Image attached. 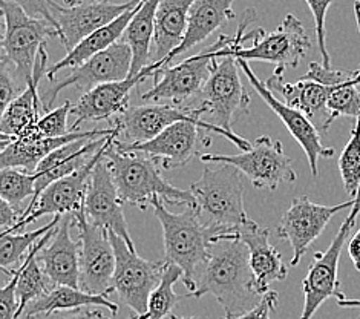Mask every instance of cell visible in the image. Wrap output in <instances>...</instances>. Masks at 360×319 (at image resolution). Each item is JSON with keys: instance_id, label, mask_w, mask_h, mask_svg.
<instances>
[{"instance_id": "cell-1", "label": "cell", "mask_w": 360, "mask_h": 319, "mask_svg": "<svg viewBox=\"0 0 360 319\" xmlns=\"http://www.w3.org/2000/svg\"><path fill=\"white\" fill-rule=\"evenodd\" d=\"M215 296L224 308V318H238L259 304L248 247L235 234L221 235L209 250L207 260L193 280L187 298Z\"/></svg>"}, {"instance_id": "cell-2", "label": "cell", "mask_w": 360, "mask_h": 319, "mask_svg": "<svg viewBox=\"0 0 360 319\" xmlns=\"http://www.w3.org/2000/svg\"><path fill=\"white\" fill-rule=\"evenodd\" d=\"M256 11L248 8L243 13V19L229 45L217 51V57L235 56L244 60H261V62L278 65L276 70L284 73L285 68H296L311 49V40L302 22L293 14H287L281 27L270 34L262 28L245 32V27L256 20Z\"/></svg>"}, {"instance_id": "cell-3", "label": "cell", "mask_w": 360, "mask_h": 319, "mask_svg": "<svg viewBox=\"0 0 360 319\" xmlns=\"http://www.w3.org/2000/svg\"><path fill=\"white\" fill-rule=\"evenodd\" d=\"M195 212L221 235L236 234L253 220L244 208L243 172L229 163H204L202 175L191 186Z\"/></svg>"}, {"instance_id": "cell-4", "label": "cell", "mask_w": 360, "mask_h": 319, "mask_svg": "<svg viewBox=\"0 0 360 319\" xmlns=\"http://www.w3.org/2000/svg\"><path fill=\"white\" fill-rule=\"evenodd\" d=\"M150 208L158 218L165 241V260L183 270V282L188 293L193 290V280L207 260L212 244L221 237L200 220L191 206L179 213L170 212L161 198H152Z\"/></svg>"}, {"instance_id": "cell-5", "label": "cell", "mask_w": 360, "mask_h": 319, "mask_svg": "<svg viewBox=\"0 0 360 319\" xmlns=\"http://www.w3.org/2000/svg\"><path fill=\"white\" fill-rule=\"evenodd\" d=\"M117 139V137H115ZM112 139L105 151V158L123 203L139 206L144 211L152 198H161L169 204H184L195 208V196L191 191L175 187L165 180L160 165L143 154L122 152L114 146Z\"/></svg>"}, {"instance_id": "cell-6", "label": "cell", "mask_w": 360, "mask_h": 319, "mask_svg": "<svg viewBox=\"0 0 360 319\" xmlns=\"http://www.w3.org/2000/svg\"><path fill=\"white\" fill-rule=\"evenodd\" d=\"M205 112L207 111L201 105L198 108H186L172 103H146L141 106H129L122 115L112 120V126L118 129V137H123L124 143H144L155 139L165 129L178 122H191L213 134L226 137L243 152L252 149V143H248L241 135L227 132L226 129L212 122H205L202 118Z\"/></svg>"}, {"instance_id": "cell-7", "label": "cell", "mask_w": 360, "mask_h": 319, "mask_svg": "<svg viewBox=\"0 0 360 319\" xmlns=\"http://www.w3.org/2000/svg\"><path fill=\"white\" fill-rule=\"evenodd\" d=\"M0 6L5 22L2 57L11 65L19 82L28 88L40 49L46 46L49 39L58 37V31L45 20L32 19L13 2L0 0Z\"/></svg>"}, {"instance_id": "cell-8", "label": "cell", "mask_w": 360, "mask_h": 319, "mask_svg": "<svg viewBox=\"0 0 360 319\" xmlns=\"http://www.w3.org/2000/svg\"><path fill=\"white\" fill-rule=\"evenodd\" d=\"M233 40V36L219 34L210 46L200 54L188 57L172 66H165L153 74L152 88L144 92L141 100L146 103L169 101L172 105L183 106L187 100L201 96L204 86L212 74L217 62V51Z\"/></svg>"}, {"instance_id": "cell-9", "label": "cell", "mask_w": 360, "mask_h": 319, "mask_svg": "<svg viewBox=\"0 0 360 319\" xmlns=\"http://www.w3.org/2000/svg\"><path fill=\"white\" fill-rule=\"evenodd\" d=\"M200 160L202 163H229L241 170L255 187L269 191H276L281 184L293 183L297 178L284 146L269 135L258 137L253 142L252 149L241 154H201Z\"/></svg>"}, {"instance_id": "cell-10", "label": "cell", "mask_w": 360, "mask_h": 319, "mask_svg": "<svg viewBox=\"0 0 360 319\" xmlns=\"http://www.w3.org/2000/svg\"><path fill=\"white\" fill-rule=\"evenodd\" d=\"M359 213L360 187L356 195L354 206L349 209L345 221L340 224L338 234L333 238L331 244L325 252H316L310 267H308V273L302 281L305 301L301 319H311L327 299L333 296L340 299L345 296L344 292L340 290L339 282V261L342 250H344V246L351 234V230L356 226Z\"/></svg>"}, {"instance_id": "cell-11", "label": "cell", "mask_w": 360, "mask_h": 319, "mask_svg": "<svg viewBox=\"0 0 360 319\" xmlns=\"http://www.w3.org/2000/svg\"><path fill=\"white\" fill-rule=\"evenodd\" d=\"M238 66L235 56L218 57L201 94V106L207 111L205 114L212 117L213 125L227 132H233L231 126L248 115L250 108V94L241 80Z\"/></svg>"}, {"instance_id": "cell-12", "label": "cell", "mask_w": 360, "mask_h": 319, "mask_svg": "<svg viewBox=\"0 0 360 319\" xmlns=\"http://www.w3.org/2000/svg\"><path fill=\"white\" fill-rule=\"evenodd\" d=\"M115 250V273L110 284V292H115L123 303L131 307L135 315L148 312L149 299L162 275L165 261H148L136 250L127 246L123 238L109 232Z\"/></svg>"}, {"instance_id": "cell-13", "label": "cell", "mask_w": 360, "mask_h": 319, "mask_svg": "<svg viewBox=\"0 0 360 319\" xmlns=\"http://www.w3.org/2000/svg\"><path fill=\"white\" fill-rule=\"evenodd\" d=\"M209 132L196 123L178 122L149 142L124 143L115 139L114 146L122 152L143 154L155 160L162 169L170 170L184 168L193 158L200 157L201 148L210 144Z\"/></svg>"}, {"instance_id": "cell-14", "label": "cell", "mask_w": 360, "mask_h": 319, "mask_svg": "<svg viewBox=\"0 0 360 319\" xmlns=\"http://www.w3.org/2000/svg\"><path fill=\"white\" fill-rule=\"evenodd\" d=\"M72 217L80 239V289L94 295H109L117 264L109 232L92 224L83 208Z\"/></svg>"}, {"instance_id": "cell-15", "label": "cell", "mask_w": 360, "mask_h": 319, "mask_svg": "<svg viewBox=\"0 0 360 319\" xmlns=\"http://www.w3.org/2000/svg\"><path fill=\"white\" fill-rule=\"evenodd\" d=\"M132 60L131 46L123 40L117 42L115 45L91 57L83 65L72 68V71L58 83L49 86L41 97L45 109L49 111V108H53L58 94L66 88L80 89L84 94L100 85L129 79Z\"/></svg>"}, {"instance_id": "cell-16", "label": "cell", "mask_w": 360, "mask_h": 319, "mask_svg": "<svg viewBox=\"0 0 360 319\" xmlns=\"http://www.w3.org/2000/svg\"><path fill=\"white\" fill-rule=\"evenodd\" d=\"M115 137L118 139V129L117 132L110 137L109 142L115 139ZM109 142L103 146L101 151L91 160L89 165L82 168L80 170L74 172L71 175H66L63 178L54 181V183H51L45 191L36 198V200L28 204V208L25 209L23 218L17 223L14 227L4 232L14 234V232H19L27 227L28 224L37 221L41 217H45V215H62L63 217L66 213H74L77 211H80L84 206V198H86L92 170L97 166V163L101 160Z\"/></svg>"}, {"instance_id": "cell-17", "label": "cell", "mask_w": 360, "mask_h": 319, "mask_svg": "<svg viewBox=\"0 0 360 319\" xmlns=\"http://www.w3.org/2000/svg\"><path fill=\"white\" fill-rule=\"evenodd\" d=\"M354 203L356 196L336 206L316 204L308 196L295 198L276 227L278 238L288 241V244L293 249V258H291L290 265H297L301 263L308 247L321 237L334 215L344 209H351Z\"/></svg>"}, {"instance_id": "cell-18", "label": "cell", "mask_w": 360, "mask_h": 319, "mask_svg": "<svg viewBox=\"0 0 360 319\" xmlns=\"http://www.w3.org/2000/svg\"><path fill=\"white\" fill-rule=\"evenodd\" d=\"M239 68H241L243 73L253 86V89L259 94L261 99L265 101L274 114H276L281 122L285 125L288 129V132L291 137L299 143V146L304 149L308 165H310L311 175L317 177L319 174V158H330L334 155L333 148H327L323 146L321 142V131L317 129V126L308 118L304 112L297 111L296 108L288 106L287 103L282 101L279 97L274 96V94L270 91V88L265 85L258 75L253 73V70L248 65V60L244 58H238Z\"/></svg>"}, {"instance_id": "cell-19", "label": "cell", "mask_w": 360, "mask_h": 319, "mask_svg": "<svg viewBox=\"0 0 360 319\" xmlns=\"http://www.w3.org/2000/svg\"><path fill=\"white\" fill-rule=\"evenodd\" d=\"M83 209L86 218L92 224L123 238L127 246L135 250L124 218L123 201L120 198L118 189L115 186L112 172H110L108 161L105 158V154H103L101 160L92 170Z\"/></svg>"}, {"instance_id": "cell-20", "label": "cell", "mask_w": 360, "mask_h": 319, "mask_svg": "<svg viewBox=\"0 0 360 319\" xmlns=\"http://www.w3.org/2000/svg\"><path fill=\"white\" fill-rule=\"evenodd\" d=\"M143 0H129L126 4H112L108 0L83 4L77 6L54 8V17L57 20L58 39L62 40L68 53L72 51L82 40L91 36L92 32L106 27L126 11L132 10Z\"/></svg>"}, {"instance_id": "cell-21", "label": "cell", "mask_w": 360, "mask_h": 319, "mask_svg": "<svg viewBox=\"0 0 360 319\" xmlns=\"http://www.w3.org/2000/svg\"><path fill=\"white\" fill-rule=\"evenodd\" d=\"M72 226V213L63 215L54 237L41 247L37 258L54 286L80 289V244L71 238Z\"/></svg>"}, {"instance_id": "cell-22", "label": "cell", "mask_w": 360, "mask_h": 319, "mask_svg": "<svg viewBox=\"0 0 360 319\" xmlns=\"http://www.w3.org/2000/svg\"><path fill=\"white\" fill-rule=\"evenodd\" d=\"M146 77L139 75L132 79L105 83L96 86L72 105L71 115L75 122L71 125V131H79L84 122H100V120H114L129 109L131 91L140 85Z\"/></svg>"}, {"instance_id": "cell-23", "label": "cell", "mask_w": 360, "mask_h": 319, "mask_svg": "<svg viewBox=\"0 0 360 319\" xmlns=\"http://www.w3.org/2000/svg\"><path fill=\"white\" fill-rule=\"evenodd\" d=\"M265 85L276 97L287 103L288 106L296 108L314 123L316 118L321 117L319 131H328V99L333 86H327L321 82L302 77L296 83H288L284 80V73L274 70L273 75L269 77Z\"/></svg>"}, {"instance_id": "cell-24", "label": "cell", "mask_w": 360, "mask_h": 319, "mask_svg": "<svg viewBox=\"0 0 360 319\" xmlns=\"http://www.w3.org/2000/svg\"><path fill=\"white\" fill-rule=\"evenodd\" d=\"M115 132V127L109 129H94L86 132H70L63 137H46V139H28V137H19L5 146L0 152V168H20L28 172H36L41 160L46 158L49 154L63 148L65 144L72 143L82 139H101Z\"/></svg>"}, {"instance_id": "cell-25", "label": "cell", "mask_w": 360, "mask_h": 319, "mask_svg": "<svg viewBox=\"0 0 360 319\" xmlns=\"http://www.w3.org/2000/svg\"><path fill=\"white\" fill-rule=\"evenodd\" d=\"M235 235L244 241L248 247L256 289L264 296L265 293L270 292L273 282L284 281L287 278L288 269L284 264V258L276 247L270 244V229L261 227L255 221L239 229Z\"/></svg>"}, {"instance_id": "cell-26", "label": "cell", "mask_w": 360, "mask_h": 319, "mask_svg": "<svg viewBox=\"0 0 360 319\" xmlns=\"http://www.w3.org/2000/svg\"><path fill=\"white\" fill-rule=\"evenodd\" d=\"M115 132H117V127H115ZM114 134L101 137V139L75 140L72 143L65 144L63 148L54 151L53 154H49L46 158L41 160L36 172H34V174L37 175L36 196H34L31 201L36 200V198L44 192L51 183H54V181L63 178L66 175H71L74 172L80 170L82 168L89 165L91 160L96 157V155L101 151L103 146L109 142V139Z\"/></svg>"}, {"instance_id": "cell-27", "label": "cell", "mask_w": 360, "mask_h": 319, "mask_svg": "<svg viewBox=\"0 0 360 319\" xmlns=\"http://www.w3.org/2000/svg\"><path fill=\"white\" fill-rule=\"evenodd\" d=\"M195 2L196 0H160L155 15V34H153L152 43V63L141 73L152 77L162 60L181 45L187 31L188 13H191V8Z\"/></svg>"}, {"instance_id": "cell-28", "label": "cell", "mask_w": 360, "mask_h": 319, "mask_svg": "<svg viewBox=\"0 0 360 319\" xmlns=\"http://www.w3.org/2000/svg\"><path fill=\"white\" fill-rule=\"evenodd\" d=\"M46 63L48 53L45 46L40 49L36 68H34L32 80L30 82L28 88L25 89L19 97H15L10 103V106L2 112V118H0V134L17 139V137L27 132L28 129L36 126L39 120L44 117V111L46 109L44 105V100L39 96V86L41 77L48 73Z\"/></svg>"}, {"instance_id": "cell-29", "label": "cell", "mask_w": 360, "mask_h": 319, "mask_svg": "<svg viewBox=\"0 0 360 319\" xmlns=\"http://www.w3.org/2000/svg\"><path fill=\"white\" fill-rule=\"evenodd\" d=\"M233 4L235 0H196L191 8V13H188L187 31L184 34L181 45L162 60L158 65V70L169 66V63L175 57L184 54L186 51L192 49L196 45H200L204 40H207L213 32L218 31L221 27H224L229 20H233Z\"/></svg>"}, {"instance_id": "cell-30", "label": "cell", "mask_w": 360, "mask_h": 319, "mask_svg": "<svg viewBox=\"0 0 360 319\" xmlns=\"http://www.w3.org/2000/svg\"><path fill=\"white\" fill-rule=\"evenodd\" d=\"M84 307H106L110 313H118V304L108 298V293L94 295V293L84 292L82 289L54 286L48 290L45 295L34 299L32 303L25 308L22 318L34 319L36 316H48L57 312H68V310H80Z\"/></svg>"}, {"instance_id": "cell-31", "label": "cell", "mask_w": 360, "mask_h": 319, "mask_svg": "<svg viewBox=\"0 0 360 319\" xmlns=\"http://www.w3.org/2000/svg\"><path fill=\"white\" fill-rule=\"evenodd\" d=\"M139 5L132 8V10L126 11L124 14L120 15L118 19H115L114 22L108 23L106 27L97 30L96 32H92L91 36H88L86 39L82 40L79 45H77L72 51H70V53H68L62 60H60V62H57L53 68H51V70H48V73H46L48 80L54 82L57 74L62 70H65V68L80 66V65L86 62V60H89L91 57L101 53V51L110 48L112 45H115L117 42L122 40L123 34L127 28V25L131 23L132 17L135 15L136 10H139Z\"/></svg>"}, {"instance_id": "cell-32", "label": "cell", "mask_w": 360, "mask_h": 319, "mask_svg": "<svg viewBox=\"0 0 360 319\" xmlns=\"http://www.w3.org/2000/svg\"><path fill=\"white\" fill-rule=\"evenodd\" d=\"M158 5L160 0H143L122 37V40L131 46L134 54L129 79L139 77L141 71L150 65V46L153 43V34H155Z\"/></svg>"}, {"instance_id": "cell-33", "label": "cell", "mask_w": 360, "mask_h": 319, "mask_svg": "<svg viewBox=\"0 0 360 319\" xmlns=\"http://www.w3.org/2000/svg\"><path fill=\"white\" fill-rule=\"evenodd\" d=\"M60 220H62V215H54V218L46 226L32 232H23V234L20 232H14V234L2 232V237H0V265H2V269H17L28 256L31 249L39 243L40 238L58 226Z\"/></svg>"}, {"instance_id": "cell-34", "label": "cell", "mask_w": 360, "mask_h": 319, "mask_svg": "<svg viewBox=\"0 0 360 319\" xmlns=\"http://www.w3.org/2000/svg\"><path fill=\"white\" fill-rule=\"evenodd\" d=\"M184 273L178 265L170 264L165 261V267H162V275L155 290L152 292L148 312L144 315H135L134 319H166L167 316L172 315V310L176 307L179 301L187 298V295H178L174 290L175 284L178 281H183Z\"/></svg>"}, {"instance_id": "cell-35", "label": "cell", "mask_w": 360, "mask_h": 319, "mask_svg": "<svg viewBox=\"0 0 360 319\" xmlns=\"http://www.w3.org/2000/svg\"><path fill=\"white\" fill-rule=\"evenodd\" d=\"M36 181L37 175L32 172L20 168H5L0 170V196L14 208L23 209V201L36 196Z\"/></svg>"}, {"instance_id": "cell-36", "label": "cell", "mask_w": 360, "mask_h": 319, "mask_svg": "<svg viewBox=\"0 0 360 319\" xmlns=\"http://www.w3.org/2000/svg\"><path fill=\"white\" fill-rule=\"evenodd\" d=\"M339 170L349 196H356L360 187V115L351 131V137L339 157Z\"/></svg>"}, {"instance_id": "cell-37", "label": "cell", "mask_w": 360, "mask_h": 319, "mask_svg": "<svg viewBox=\"0 0 360 319\" xmlns=\"http://www.w3.org/2000/svg\"><path fill=\"white\" fill-rule=\"evenodd\" d=\"M71 109L72 103L68 100L60 108L48 111L36 123V126L28 129V131L22 134L20 137H28V139H46V137H63L72 132L71 127L68 126V117L71 115ZM17 139H19V137H17Z\"/></svg>"}, {"instance_id": "cell-38", "label": "cell", "mask_w": 360, "mask_h": 319, "mask_svg": "<svg viewBox=\"0 0 360 319\" xmlns=\"http://www.w3.org/2000/svg\"><path fill=\"white\" fill-rule=\"evenodd\" d=\"M307 5L310 6L313 19H314V28H316V37L317 45H319V53L322 57V65L331 68V57L327 49V31H325V19H327L328 8L333 4V0H305Z\"/></svg>"}, {"instance_id": "cell-39", "label": "cell", "mask_w": 360, "mask_h": 319, "mask_svg": "<svg viewBox=\"0 0 360 319\" xmlns=\"http://www.w3.org/2000/svg\"><path fill=\"white\" fill-rule=\"evenodd\" d=\"M10 275V281L0 289V319H15L19 312V298H17V284H19L22 264L13 270H4Z\"/></svg>"}, {"instance_id": "cell-40", "label": "cell", "mask_w": 360, "mask_h": 319, "mask_svg": "<svg viewBox=\"0 0 360 319\" xmlns=\"http://www.w3.org/2000/svg\"><path fill=\"white\" fill-rule=\"evenodd\" d=\"M25 89L27 88L17 79L11 65L2 57V62H0V111L4 112Z\"/></svg>"}, {"instance_id": "cell-41", "label": "cell", "mask_w": 360, "mask_h": 319, "mask_svg": "<svg viewBox=\"0 0 360 319\" xmlns=\"http://www.w3.org/2000/svg\"><path fill=\"white\" fill-rule=\"evenodd\" d=\"M6 2L19 5L32 19L45 20L57 28V20L54 17V8L57 4L54 0H6Z\"/></svg>"}, {"instance_id": "cell-42", "label": "cell", "mask_w": 360, "mask_h": 319, "mask_svg": "<svg viewBox=\"0 0 360 319\" xmlns=\"http://www.w3.org/2000/svg\"><path fill=\"white\" fill-rule=\"evenodd\" d=\"M278 303H279L278 292L270 290L262 296L258 306H255L252 310H248L247 313L238 318H231V319H271L270 313L273 310H276ZM222 319H229V318H222Z\"/></svg>"}, {"instance_id": "cell-43", "label": "cell", "mask_w": 360, "mask_h": 319, "mask_svg": "<svg viewBox=\"0 0 360 319\" xmlns=\"http://www.w3.org/2000/svg\"><path fill=\"white\" fill-rule=\"evenodd\" d=\"M23 209H17L8 201H0V226L5 230H10L23 218Z\"/></svg>"}, {"instance_id": "cell-44", "label": "cell", "mask_w": 360, "mask_h": 319, "mask_svg": "<svg viewBox=\"0 0 360 319\" xmlns=\"http://www.w3.org/2000/svg\"><path fill=\"white\" fill-rule=\"evenodd\" d=\"M348 255L353 261L356 270L360 272V229L348 241Z\"/></svg>"}, {"instance_id": "cell-45", "label": "cell", "mask_w": 360, "mask_h": 319, "mask_svg": "<svg viewBox=\"0 0 360 319\" xmlns=\"http://www.w3.org/2000/svg\"><path fill=\"white\" fill-rule=\"evenodd\" d=\"M66 319H112V318H108L103 313H100L98 310H84V308H80V310H75V312L68 316Z\"/></svg>"}, {"instance_id": "cell-46", "label": "cell", "mask_w": 360, "mask_h": 319, "mask_svg": "<svg viewBox=\"0 0 360 319\" xmlns=\"http://www.w3.org/2000/svg\"><path fill=\"white\" fill-rule=\"evenodd\" d=\"M339 307H345V308H360V298H340L338 299Z\"/></svg>"}, {"instance_id": "cell-47", "label": "cell", "mask_w": 360, "mask_h": 319, "mask_svg": "<svg viewBox=\"0 0 360 319\" xmlns=\"http://www.w3.org/2000/svg\"><path fill=\"white\" fill-rule=\"evenodd\" d=\"M66 6H77V5H83V4H91V2H97V0H63Z\"/></svg>"}, {"instance_id": "cell-48", "label": "cell", "mask_w": 360, "mask_h": 319, "mask_svg": "<svg viewBox=\"0 0 360 319\" xmlns=\"http://www.w3.org/2000/svg\"><path fill=\"white\" fill-rule=\"evenodd\" d=\"M354 15H356V22H357V28L360 32V0L354 4Z\"/></svg>"}, {"instance_id": "cell-49", "label": "cell", "mask_w": 360, "mask_h": 319, "mask_svg": "<svg viewBox=\"0 0 360 319\" xmlns=\"http://www.w3.org/2000/svg\"><path fill=\"white\" fill-rule=\"evenodd\" d=\"M166 319H202V318H198V316H176V315H170V316H167Z\"/></svg>"}, {"instance_id": "cell-50", "label": "cell", "mask_w": 360, "mask_h": 319, "mask_svg": "<svg viewBox=\"0 0 360 319\" xmlns=\"http://www.w3.org/2000/svg\"><path fill=\"white\" fill-rule=\"evenodd\" d=\"M354 319H360V315H359V316H357V318H354Z\"/></svg>"}, {"instance_id": "cell-51", "label": "cell", "mask_w": 360, "mask_h": 319, "mask_svg": "<svg viewBox=\"0 0 360 319\" xmlns=\"http://www.w3.org/2000/svg\"><path fill=\"white\" fill-rule=\"evenodd\" d=\"M127 319H134V318H127Z\"/></svg>"}, {"instance_id": "cell-52", "label": "cell", "mask_w": 360, "mask_h": 319, "mask_svg": "<svg viewBox=\"0 0 360 319\" xmlns=\"http://www.w3.org/2000/svg\"><path fill=\"white\" fill-rule=\"evenodd\" d=\"M20 319H25V318H20Z\"/></svg>"}]
</instances>
